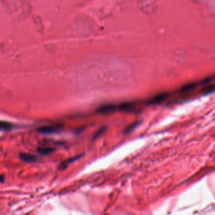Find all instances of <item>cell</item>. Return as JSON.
<instances>
[{
    "label": "cell",
    "mask_w": 215,
    "mask_h": 215,
    "mask_svg": "<svg viewBox=\"0 0 215 215\" xmlns=\"http://www.w3.org/2000/svg\"><path fill=\"white\" fill-rule=\"evenodd\" d=\"M63 129V126L59 124L48 125L40 127L37 128V131L43 134H52L59 132Z\"/></svg>",
    "instance_id": "1"
},
{
    "label": "cell",
    "mask_w": 215,
    "mask_h": 215,
    "mask_svg": "<svg viewBox=\"0 0 215 215\" xmlns=\"http://www.w3.org/2000/svg\"><path fill=\"white\" fill-rule=\"evenodd\" d=\"M117 106H116L115 105H105L103 106L100 107L99 109H98V112L102 114H110V113L115 112L116 109H117Z\"/></svg>",
    "instance_id": "2"
},
{
    "label": "cell",
    "mask_w": 215,
    "mask_h": 215,
    "mask_svg": "<svg viewBox=\"0 0 215 215\" xmlns=\"http://www.w3.org/2000/svg\"><path fill=\"white\" fill-rule=\"evenodd\" d=\"M169 97V95L167 93H161L157 95L155 97H154L149 102L150 104H159L162 103V102L166 100V98Z\"/></svg>",
    "instance_id": "3"
},
{
    "label": "cell",
    "mask_w": 215,
    "mask_h": 215,
    "mask_svg": "<svg viewBox=\"0 0 215 215\" xmlns=\"http://www.w3.org/2000/svg\"><path fill=\"white\" fill-rule=\"evenodd\" d=\"M20 158L22 161L28 163L34 162L37 160V157L35 156L28 153H21L20 155Z\"/></svg>",
    "instance_id": "4"
},
{
    "label": "cell",
    "mask_w": 215,
    "mask_h": 215,
    "mask_svg": "<svg viewBox=\"0 0 215 215\" xmlns=\"http://www.w3.org/2000/svg\"><path fill=\"white\" fill-rule=\"evenodd\" d=\"M54 151V149L50 147H41L38 148L37 151L40 154L43 155H49L51 153H52Z\"/></svg>",
    "instance_id": "5"
},
{
    "label": "cell",
    "mask_w": 215,
    "mask_h": 215,
    "mask_svg": "<svg viewBox=\"0 0 215 215\" xmlns=\"http://www.w3.org/2000/svg\"><path fill=\"white\" fill-rule=\"evenodd\" d=\"M13 125L12 123L6 121H0V130L9 131L12 129Z\"/></svg>",
    "instance_id": "6"
},
{
    "label": "cell",
    "mask_w": 215,
    "mask_h": 215,
    "mask_svg": "<svg viewBox=\"0 0 215 215\" xmlns=\"http://www.w3.org/2000/svg\"><path fill=\"white\" fill-rule=\"evenodd\" d=\"M138 122H134V123L132 124H130V126H128V127H126V128L125 130V132H124V133H128L131 132V131H132L133 129L135 128V127L138 126Z\"/></svg>",
    "instance_id": "7"
},
{
    "label": "cell",
    "mask_w": 215,
    "mask_h": 215,
    "mask_svg": "<svg viewBox=\"0 0 215 215\" xmlns=\"http://www.w3.org/2000/svg\"><path fill=\"white\" fill-rule=\"evenodd\" d=\"M133 107V105L132 104H123L120 106V109L122 111H128L130 109Z\"/></svg>",
    "instance_id": "8"
},
{
    "label": "cell",
    "mask_w": 215,
    "mask_h": 215,
    "mask_svg": "<svg viewBox=\"0 0 215 215\" xmlns=\"http://www.w3.org/2000/svg\"><path fill=\"white\" fill-rule=\"evenodd\" d=\"M196 86V85L195 84H190V85H188L186 86H185L184 87H183V91H188V90H190L191 89H192L193 88H194V87Z\"/></svg>",
    "instance_id": "9"
},
{
    "label": "cell",
    "mask_w": 215,
    "mask_h": 215,
    "mask_svg": "<svg viewBox=\"0 0 215 215\" xmlns=\"http://www.w3.org/2000/svg\"><path fill=\"white\" fill-rule=\"evenodd\" d=\"M80 156H76V157H74V158H71V159H69V160H67V161H65V162H63V165H67V164L68 163H72V162H74V161H75V160H77V159H78L79 157H80Z\"/></svg>",
    "instance_id": "10"
},
{
    "label": "cell",
    "mask_w": 215,
    "mask_h": 215,
    "mask_svg": "<svg viewBox=\"0 0 215 215\" xmlns=\"http://www.w3.org/2000/svg\"><path fill=\"white\" fill-rule=\"evenodd\" d=\"M104 130H105V129H104V128L101 129H100L99 131H98V132L96 134L95 136H94V139H95V138H98V137H99L100 135H101V134L104 132Z\"/></svg>",
    "instance_id": "11"
},
{
    "label": "cell",
    "mask_w": 215,
    "mask_h": 215,
    "mask_svg": "<svg viewBox=\"0 0 215 215\" xmlns=\"http://www.w3.org/2000/svg\"><path fill=\"white\" fill-rule=\"evenodd\" d=\"M5 180V177L3 176H0V183H3Z\"/></svg>",
    "instance_id": "12"
}]
</instances>
